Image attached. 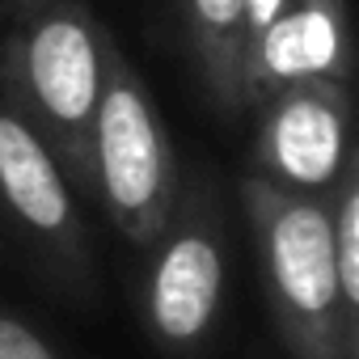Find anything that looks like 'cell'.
Masks as SVG:
<instances>
[{
	"label": "cell",
	"instance_id": "5b68a950",
	"mask_svg": "<svg viewBox=\"0 0 359 359\" xmlns=\"http://www.w3.org/2000/svg\"><path fill=\"white\" fill-rule=\"evenodd\" d=\"M0 229L43 266V275L85 300L93 292V250L81 220V195L47 144L0 102Z\"/></svg>",
	"mask_w": 359,
	"mask_h": 359
},
{
	"label": "cell",
	"instance_id": "30bf717a",
	"mask_svg": "<svg viewBox=\"0 0 359 359\" xmlns=\"http://www.w3.org/2000/svg\"><path fill=\"white\" fill-rule=\"evenodd\" d=\"M0 359H60V355L22 313H13L0 300Z\"/></svg>",
	"mask_w": 359,
	"mask_h": 359
},
{
	"label": "cell",
	"instance_id": "6da1fadb",
	"mask_svg": "<svg viewBox=\"0 0 359 359\" xmlns=\"http://www.w3.org/2000/svg\"><path fill=\"white\" fill-rule=\"evenodd\" d=\"M106 43L110 30L81 0H47L0 43V102L47 144L81 199H89V140Z\"/></svg>",
	"mask_w": 359,
	"mask_h": 359
},
{
	"label": "cell",
	"instance_id": "3957f363",
	"mask_svg": "<svg viewBox=\"0 0 359 359\" xmlns=\"http://www.w3.org/2000/svg\"><path fill=\"white\" fill-rule=\"evenodd\" d=\"M177 187L182 182L165 118L110 34L89 140V199L131 245L148 250L173 212Z\"/></svg>",
	"mask_w": 359,
	"mask_h": 359
},
{
	"label": "cell",
	"instance_id": "7a4b0ae2",
	"mask_svg": "<svg viewBox=\"0 0 359 359\" xmlns=\"http://www.w3.org/2000/svg\"><path fill=\"white\" fill-rule=\"evenodd\" d=\"M258 250L266 313L287 359H359V321L342 309L325 199L283 191L258 173L237 182Z\"/></svg>",
	"mask_w": 359,
	"mask_h": 359
},
{
	"label": "cell",
	"instance_id": "8992f818",
	"mask_svg": "<svg viewBox=\"0 0 359 359\" xmlns=\"http://www.w3.org/2000/svg\"><path fill=\"white\" fill-rule=\"evenodd\" d=\"M254 173L266 182L325 199L359 156L351 140V85L300 76L258 102Z\"/></svg>",
	"mask_w": 359,
	"mask_h": 359
},
{
	"label": "cell",
	"instance_id": "8fae6325",
	"mask_svg": "<svg viewBox=\"0 0 359 359\" xmlns=\"http://www.w3.org/2000/svg\"><path fill=\"white\" fill-rule=\"evenodd\" d=\"M39 5H47V0H0V9H9V13H18V18H26V13L39 9Z\"/></svg>",
	"mask_w": 359,
	"mask_h": 359
},
{
	"label": "cell",
	"instance_id": "9c48e42d",
	"mask_svg": "<svg viewBox=\"0 0 359 359\" xmlns=\"http://www.w3.org/2000/svg\"><path fill=\"white\" fill-rule=\"evenodd\" d=\"M330 208V245H334V275L342 309L359 321V156L342 169L334 191L325 195Z\"/></svg>",
	"mask_w": 359,
	"mask_h": 359
},
{
	"label": "cell",
	"instance_id": "ba28073f",
	"mask_svg": "<svg viewBox=\"0 0 359 359\" xmlns=\"http://www.w3.org/2000/svg\"><path fill=\"white\" fill-rule=\"evenodd\" d=\"M296 51L304 76H325L351 85L355 76V43L346 0H300L296 5Z\"/></svg>",
	"mask_w": 359,
	"mask_h": 359
},
{
	"label": "cell",
	"instance_id": "277c9868",
	"mask_svg": "<svg viewBox=\"0 0 359 359\" xmlns=\"http://www.w3.org/2000/svg\"><path fill=\"white\" fill-rule=\"evenodd\" d=\"M140 292V317L152 346L169 359H199L212 346L229 279V245L212 177L177 187Z\"/></svg>",
	"mask_w": 359,
	"mask_h": 359
},
{
	"label": "cell",
	"instance_id": "52a82bcc",
	"mask_svg": "<svg viewBox=\"0 0 359 359\" xmlns=\"http://www.w3.org/2000/svg\"><path fill=\"white\" fill-rule=\"evenodd\" d=\"M182 26L199 76L220 110H245V22L241 0H182Z\"/></svg>",
	"mask_w": 359,
	"mask_h": 359
}]
</instances>
